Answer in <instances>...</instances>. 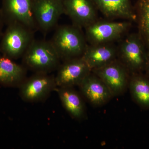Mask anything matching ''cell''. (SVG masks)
<instances>
[{
  "mask_svg": "<svg viewBox=\"0 0 149 149\" xmlns=\"http://www.w3.org/2000/svg\"><path fill=\"white\" fill-rule=\"evenodd\" d=\"M22 58V64L35 73H50L61 63L50 40L35 39Z\"/></svg>",
  "mask_w": 149,
  "mask_h": 149,
  "instance_id": "obj_2",
  "label": "cell"
},
{
  "mask_svg": "<svg viewBox=\"0 0 149 149\" xmlns=\"http://www.w3.org/2000/svg\"><path fill=\"white\" fill-rule=\"evenodd\" d=\"M120 54L123 61L132 72H139L146 68L148 54L146 52L142 40L138 35H130L123 41Z\"/></svg>",
  "mask_w": 149,
  "mask_h": 149,
  "instance_id": "obj_9",
  "label": "cell"
},
{
  "mask_svg": "<svg viewBox=\"0 0 149 149\" xmlns=\"http://www.w3.org/2000/svg\"><path fill=\"white\" fill-rule=\"evenodd\" d=\"M78 86L83 95L94 105L103 104L113 97L107 85L96 74L90 73Z\"/></svg>",
  "mask_w": 149,
  "mask_h": 149,
  "instance_id": "obj_12",
  "label": "cell"
},
{
  "mask_svg": "<svg viewBox=\"0 0 149 149\" xmlns=\"http://www.w3.org/2000/svg\"><path fill=\"white\" fill-rule=\"evenodd\" d=\"M93 1L97 8L107 17L131 20L136 19L130 0Z\"/></svg>",
  "mask_w": 149,
  "mask_h": 149,
  "instance_id": "obj_15",
  "label": "cell"
},
{
  "mask_svg": "<svg viewBox=\"0 0 149 149\" xmlns=\"http://www.w3.org/2000/svg\"><path fill=\"white\" fill-rule=\"evenodd\" d=\"M18 88L22 100L33 103L45 100L57 87L55 76L50 73L36 72L26 77Z\"/></svg>",
  "mask_w": 149,
  "mask_h": 149,
  "instance_id": "obj_4",
  "label": "cell"
},
{
  "mask_svg": "<svg viewBox=\"0 0 149 149\" xmlns=\"http://www.w3.org/2000/svg\"><path fill=\"white\" fill-rule=\"evenodd\" d=\"M146 68L147 70V71H148V73L149 75V53L148 54V63H147Z\"/></svg>",
  "mask_w": 149,
  "mask_h": 149,
  "instance_id": "obj_20",
  "label": "cell"
},
{
  "mask_svg": "<svg viewBox=\"0 0 149 149\" xmlns=\"http://www.w3.org/2000/svg\"><path fill=\"white\" fill-rule=\"evenodd\" d=\"M81 28L72 25H58L50 41L61 60L80 57L87 47Z\"/></svg>",
  "mask_w": 149,
  "mask_h": 149,
  "instance_id": "obj_1",
  "label": "cell"
},
{
  "mask_svg": "<svg viewBox=\"0 0 149 149\" xmlns=\"http://www.w3.org/2000/svg\"><path fill=\"white\" fill-rule=\"evenodd\" d=\"M32 12L37 30L47 35L55 29L64 14L63 0H33Z\"/></svg>",
  "mask_w": 149,
  "mask_h": 149,
  "instance_id": "obj_5",
  "label": "cell"
},
{
  "mask_svg": "<svg viewBox=\"0 0 149 149\" xmlns=\"http://www.w3.org/2000/svg\"><path fill=\"white\" fill-rule=\"evenodd\" d=\"M65 14L80 28L96 20L97 10L93 0H63Z\"/></svg>",
  "mask_w": 149,
  "mask_h": 149,
  "instance_id": "obj_11",
  "label": "cell"
},
{
  "mask_svg": "<svg viewBox=\"0 0 149 149\" xmlns=\"http://www.w3.org/2000/svg\"><path fill=\"white\" fill-rule=\"evenodd\" d=\"M5 23L4 22L3 19L2 15L1 13V10H0V40H1V37L3 35V29Z\"/></svg>",
  "mask_w": 149,
  "mask_h": 149,
  "instance_id": "obj_19",
  "label": "cell"
},
{
  "mask_svg": "<svg viewBox=\"0 0 149 149\" xmlns=\"http://www.w3.org/2000/svg\"><path fill=\"white\" fill-rule=\"evenodd\" d=\"M56 91L62 105L70 115L80 120L85 117V108L83 99L73 87H58Z\"/></svg>",
  "mask_w": 149,
  "mask_h": 149,
  "instance_id": "obj_16",
  "label": "cell"
},
{
  "mask_svg": "<svg viewBox=\"0 0 149 149\" xmlns=\"http://www.w3.org/2000/svg\"><path fill=\"white\" fill-rule=\"evenodd\" d=\"M93 71L107 85L113 96L122 94L128 85L125 68L115 60Z\"/></svg>",
  "mask_w": 149,
  "mask_h": 149,
  "instance_id": "obj_10",
  "label": "cell"
},
{
  "mask_svg": "<svg viewBox=\"0 0 149 149\" xmlns=\"http://www.w3.org/2000/svg\"><path fill=\"white\" fill-rule=\"evenodd\" d=\"M116 49L108 44L87 46L82 58L91 70L108 64L115 60Z\"/></svg>",
  "mask_w": 149,
  "mask_h": 149,
  "instance_id": "obj_14",
  "label": "cell"
},
{
  "mask_svg": "<svg viewBox=\"0 0 149 149\" xmlns=\"http://www.w3.org/2000/svg\"><path fill=\"white\" fill-rule=\"evenodd\" d=\"M33 0H2L0 9L5 24L18 22L37 31L33 17Z\"/></svg>",
  "mask_w": 149,
  "mask_h": 149,
  "instance_id": "obj_6",
  "label": "cell"
},
{
  "mask_svg": "<svg viewBox=\"0 0 149 149\" xmlns=\"http://www.w3.org/2000/svg\"><path fill=\"white\" fill-rule=\"evenodd\" d=\"M130 94L134 101L143 108L149 109V80L139 74L133 75L129 83Z\"/></svg>",
  "mask_w": 149,
  "mask_h": 149,
  "instance_id": "obj_17",
  "label": "cell"
},
{
  "mask_svg": "<svg viewBox=\"0 0 149 149\" xmlns=\"http://www.w3.org/2000/svg\"><path fill=\"white\" fill-rule=\"evenodd\" d=\"M57 71L55 80L58 88L79 86L92 70L80 57L63 61Z\"/></svg>",
  "mask_w": 149,
  "mask_h": 149,
  "instance_id": "obj_8",
  "label": "cell"
},
{
  "mask_svg": "<svg viewBox=\"0 0 149 149\" xmlns=\"http://www.w3.org/2000/svg\"><path fill=\"white\" fill-rule=\"evenodd\" d=\"M7 26L0 40V52L13 60L22 58L35 40V32L18 22Z\"/></svg>",
  "mask_w": 149,
  "mask_h": 149,
  "instance_id": "obj_3",
  "label": "cell"
},
{
  "mask_svg": "<svg viewBox=\"0 0 149 149\" xmlns=\"http://www.w3.org/2000/svg\"><path fill=\"white\" fill-rule=\"evenodd\" d=\"M128 22L95 21L85 27L86 40L91 45L108 44L120 37L129 28Z\"/></svg>",
  "mask_w": 149,
  "mask_h": 149,
  "instance_id": "obj_7",
  "label": "cell"
},
{
  "mask_svg": "<svg viewBox=\"0 0 149 149\" xmlns=\"http://www.w3.org/2000/svg\"><path fill=\"white\" fill-rule=\"evenodd\" d=\"M137 5L140 31L149 49V0H138Z\"/></svg>",
  "mask_w": 149,
  "mask_h": 149,
  "instance_id": "obj_18",
  "label": "cell"
},
{
  "mask_svg": "<svg viewBox=\"0 0 149 149\" xmlns=\"http://www.w3.org/2000/svg\"><path fill=\"white\" fill-rule=\"evenodd\" d=\"M27 70L23 65L0 54V85L18 88L27 77Z\"/></svg>",
  "mask_w": 149,
  "mask_h": 149,
  "instance_id": "obj_13",
  "label": "cell"
}]
</instances>
